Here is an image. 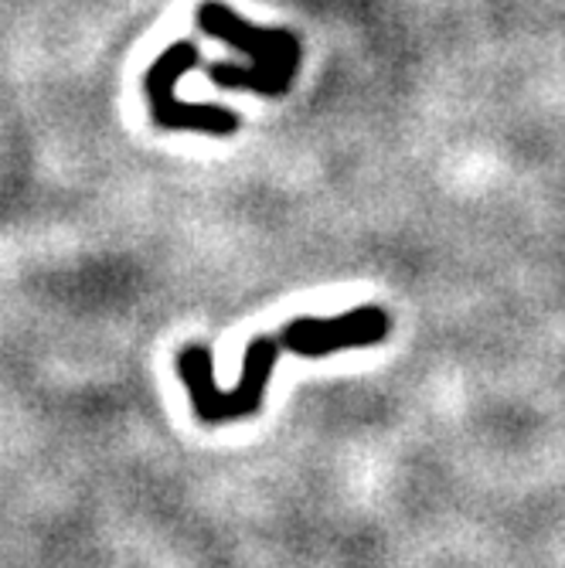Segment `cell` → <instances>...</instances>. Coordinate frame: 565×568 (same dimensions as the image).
<instances>
[{
	"label": "cell",
	"instance_id": "3957f363",
	"mask_svg": "<svg viewBox=\"0 0 565 568\" xmlns=\"http://www.w3.org/2000/svg\"><path fill=\"white\" fill-rule=\"evenodd\" d=\"M201 65V51L191 41L171 44L161 59H153L147 72V99H150V116L164 130H201L229 136L239 130V116L225 106H209V102H181L178 82L191 69Z\"/></svg>",
	"mask_w": 565,
	"mask_h": 568
},
{
	"label": "cell",
	"instance_id": "277c9868",
	"mask_svg": "<svg viewBox=\"0 0 565 568\" xmlns=\"http://www.w3.org/2000/svg\"><path fill=\"white\" fill-rule=\"evenodd\" d=\"M389 317L379 306H362L341 317H296L280 331V344L300 357H327L344 347H369L385 341Z\"/></svg>",
	"mask_w": 565,
	"mask_h": 568
},
{
	"label": "cell",
	"instance_id": "7a4b0ae2",
	"mask_svg": "<svg viewBox=\"0 0 565 568\" xmlns=\"http://www.w3.org/2000/svg\"><path fill=\"white\" fill-rule=\"evenodd\" d=\"M280 337H255L245 347L242 357V378L235 385V392H219L215 388V372H212V354L209 347L191 344L181 347L178 354V375L194 402V412L201 423H235V419H249L260 412L263 395L270 388V378L276 372V361H280Z\"/></svg>",
	"mask_w": 565,
	"mask_h": 568
},
{
	"label": "cell",
	"instance_id": "6da1fadb",
	"mask_svg": "<svg viewBox=\"0 0 565 568\" xmlns=\"http://www.w3.org/2000/svg\"><path fill=\"white\" fill-rule=\"evenodd\" d=\"M198 24L204 34H212L235 51H245L252 59L249 69L242 65H209V79L222 89H249L260 95H283L290 79L300 69V41L286 28H255L229 11L219 0H204L198 11Z\"/></svg>",
	"mask_w": 565,
	"mask_h": 568
}]
</instances>
